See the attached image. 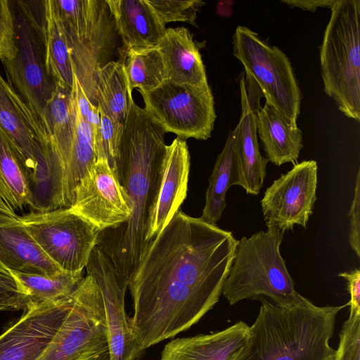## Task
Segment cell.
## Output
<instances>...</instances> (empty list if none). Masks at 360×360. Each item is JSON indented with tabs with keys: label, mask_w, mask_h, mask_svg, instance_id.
<instances>
[{
	"label": "cell",
	"mask_w": 360,
	"mask_h": 360,
	"mask_svg": "<svg viewBox=\"0 0 360 360\" xmlns=\"http://www.w3.org/2000/svg\"><path fill=\"white\" fill-rule=\"evenodd\" d=\"M84 118L89 126L96 155H97L101 145V115L98 106L94 103H91L86 116Z\"/></svg>",
	"instance_id": "cell-36"
},
{
	"label": "cell",
	"mask_w": 360,
	"mask_h": 360,
	"mask_svg": "<svg viewBox=\"0 0 360 360\" xmlns=\"http://www.w3.org/2000/svg\"><path fill=\"white\" fill-rule=\"evenodd\" d=\"M70 208L99 231L117 227L129 219L127 194L105 158H97L80 181Z\"/></svg>",
	"instance_id": "cell-15"
},
{
	"label": "cell",
	"mask_w": 360,
	"mask_h": 360,
	"mask_svg": "<svg viewBox=\"0 0 360 360\" xmlns=\"http://www.w3.org/2000/svg\"><path fill=\"white\" fill-rule=\"evenodd\" d=\"M126 56L124 65L131 91L135 88L139 92L150 91L167 79L162 56L156 46L131 51Z\"/></svg>",
	"instance_id": "cell-28"
},
{
	"label": "cell",
	"mask_w": 360,
	"mask_h": 360,
	"mask_svg": "<svg viewBox=\"0 0 360 360\" xmlns=\"http://www.w3.org/2000/svg\"><path fill=\"white\" fill-rule=\"evenodd\" d=\"M0 210H10L11 209L0 198Z\"/></svg>",
	"instance_id": "cell-40"
},
{
	"label": "cell",
	"mask_w": 360,
	"mask_h": 360,
	"mask_svg": "<svg viewBox=\"0 0 360 360\" xmlns=\"http://www.w3.org/2000/svg\"><path fill=\"white\" fill-rule=\"evenodd\" d=\"M20 219L45 255L62 271H84L100 232L94 225L70 207L31 211Z\"/></svg>",
	"instance_id": "cell-9"
},
{
	"label": "cell",
	"mask_w": 360,
	"mask_h": 360,
	"mask_svg": "<svg viewBox=\"0 0 360 360\" xmlns=\"http://www.w3.org/2000/svg\"><path fill=\"white\" fill-rule=\"evenodd\" d=\"M238 240L181 210L128 279L130 325L143 351L198 323L219 300Z\"/></svg>",
	"instance_id": "cell-1"
},
{
	"label": "cell",
	"mask_w": 360,
	"mask_h": 360,
	"mask_svg": "<svg viewBox=\"0 0 360 360\" xmlns=\"http://www.w3.org/2000/svg\"><path fill=\"white\" fill-rule=\"evenodd\" d=\"M338 276L347 281L350 300L346 304L349 305V313L360 312V271L359 269L347 272H340Z\"/></svg>",
	"instance_id": "cell-35"
},
{
	"label": "cell",
	"mask_w": 360,
	"mask_h": 360,
	"mask_svg": "<svg viewBox=\"0 0 360 360\" xmlns=\"http://www.w3.org/2000/svg\"><path fill=\"white\" fill-rule=\"evenodd\" d=\"M339 336L333 360H360V312L349 313Z\"/></svg>",
	"instance_id": "cell-31"
},
{
	"label": "cell",
	"mask_w": 360,
	"mask_h": 360,
	"mask_svg": "<svg viewBox=\"0 0 360 360\" xmlns=\"http://www.w3.org/2000/svg\"><path fill=\"white\" fill-rule=\"evenodd\" d=\"M249 326L240 321L220 331L176 338L165 345L159 360H235Z\"/></svg>",
	"instance_id": "cell-20"
},
{
	"label": "cell",
	"mask_w": 360,
	"mask_h": 360,
	"mask_svg": "<svg viewBox=\"0 0 360 360\" xmlns=\"http://www.w3.org/2000/svg\"><path fill=\"white\" fill-rule=\"evenodd\" d=\"M156 47L162 56L166 80L194 86L208 84L199 49L186 27L167 28Z\"/></svg>",
	"instance_id": "cell-22"
},
{
	"label": "cell",
	"mask_w": 360,
	"mask_h": 360,
	"mask_svg": "<svg viewBox=\"0 0 360 360\" xmlns=\"http://www.w3.org/2000/svg\"><path fill=\"white\" fill-rule=\"evenodd\" d=\"M11 294L26 295L11 272L0 266V296Z\"/></svg>",
	"instance_id": "cell-37"
},
{
	"label": "cell",
	"mask_w": 360,
	"mask_h": 360,
	"mask_svg": "<svg viewBox=\"0 0 360 360\" xmlns=\"http://www.w3.org/2000/svg\"><path fill=\"white\" fill-rule=\"evenodd\" d=\"M245 343L235 360H333L329 344L343 306L318 307L300 296L281 306L260 298Z\"/></svg>",
	"instance_id": "cell-3"
},
{
	"label": "cell",
	"mask_w": 360,
	"mask_h": 360,
	"mask_svg": "<svg viewBox=\"0 0 360 360\" xmlns=\"http://www.w3.org/2000/svg\"><path fill=\"white\" fill-rule=\"evenodd\" d=\"M336 0H283L282 3L290 8H300L302 10L314 12L319 7L331 8Z\"/></svg>",
	"instance_id": "cell-39"
},
{
	"label": "cell",
	"mask_w": 360,
	"mask_h": 360,
	"mask_svg": "<svg viewBox=\"0 0 360 360\" xmlns=\"http://www.w3.org/2000/svg\"><path fill=\"white\" fill-rule=\"evenodd\" d=\"M125 53L155 47L166 26L146 0H105Z\"/></svg>",
	"instance_id": "cell-21"
},
{
	"label": "cell",
	"mask_w": 360,
	"mask_h": 360,
	"mask_svg": "<svg viewBox=\"0 0 360 360\" xmlns=\"http://www.w3.org/2000/svg\"><path fill=\"white\" fill-rule=\"evenodd\" d=\"M15 52V32L11 3L9 0H0V60H11Z\"/></svg>",
	"instance_id": "cell-33"
},
{
	"label": "cell",
	"mask_w": 360,
	"mask_h": 360,
	"mask_svg": "<svg viewBox=\"0 0 360 360\" xmlns=\"http://www.w3.org/2000/svg\"><path fill=\"white\" fill-rule=\"evenodd\" d=\"M234 136L233 129L229 131L208 179L205 204L200 218L210 224L216 225L221 218L226 207V192L234 185L236 173Z\"/></svg>",
	"instance_id": "cell-26"
},
{
	"label": "cell",
	"mask_w": 360,
	"mask_h": 360,
	"mask_svg": "<svg viewBox=\"0 0 360 360\" xmlns=\"http://www.w3.org/2000/svg\"><path fill=\"white\" fill-rule=\"evenodd\" d=\"M0 266L23 274L63 271L45 255L13 210H0Z\"/></svg>",
	"instance_id": "cell-19"
},
{
	"label": "cell",
	"mask_w": 360,
	"mask_h": 360,
	"mask_svg": "<svg viewBox=\"0 0 360 360\" xmlns=\"http://www.w3.org/2000/svg\"><path fill=\"white\" fill-rule=\"evenodd\" d=\"M124 62L110 60L96 77V105L100 112L124 124L134 103Z\"/></svg>",
	"instance_id": "cell-25"
},
{
	"label": "cell",
	"mask_w": 360,
	"mask_h": 360,
	"mask_svg": "<svg viewBox=\"0 0 360 360\" xmlns=\"http://www.w3.org/2000/svg\"><path fill=\"white\" fill-rule=\"evenodd\" d=\"M108 352L101 292L89 274L72 295V304L56 335L37 360H98Z\"/></svg>",
	"instance_id": "cell-7"
},
{
	"label": "cell",
	"mask_w": 360,
	"mask_h": 360,
	"mask_svg": "<svg viewBox=\"0 0 360 360\" xmlns=\"http://www.w3.org/2000/svg\"><path fill=\"white\" fill-rule=\"evenodd\" d=\"M189 172L186 141L176 137L166 146L160 187L146 237L148 244L180 210L187 196Z\"/></svg>",
	"instance_id": "cell-18"
},
{
	"label": "cell",
	"mask_w": 360,
	"mask_h": 360,
	"mask_svg": "<svg viewBox=\"0 0 360 360\" xmlns=\"http://www.w3.org/2000/svg\"><path fill=\"white\" fill-rule=\"evenodd\" d=\"M100 115L101 145L96 159L105 158L113 170L124 124L112 120L101 112H100Z\"/></svg>",
	"instance_id": "cell-32"
},
{
	"label": "cell",
	"mask_w": 360,
	"mask_h": 360,
	"mask_svg": "<svg viewBox=\"0 0 360 360\" xmlns=\"http://www.w3.org/2000/svg\"><path fill=\"white\" fill-rule=\"evenodd\" d=\"M46 58L49 71L56 84L72 90L74 74L69 49L49 0H46Z\"/></svg>",
	"instance_id": "cell-29"
},
{
	"label": "cell",
	"mask_w": 360,
	"mask_h": 360,
	"mask_svg": "<svg viewBox=\"0 0 360 360\" xmlns=\"http://www.w3.org/2000/svg\"><path fill=\"white\" fill-rule=\"evenodd\" d=\"M58 22L69 49L73 73L89 101L96 105L98 71L110 61L116 47L117 31L106 1L86 0L77 22Z\"/></svg>",
	"instance_id": "cell-10"
},
{
	"label": "cell",
	"mask_w": 360,
	"mask_h": 360,
	"mask_svg": "<svg viewBox=\"0 0 360 360\" xmlns=\"http://www.w3.org/2000/svg\"><path fill=\"white\" fill-rule=\"evenodd\" d=\"M0 126L21 155L34 183L44 181V148L48 139L34 115L0 75Z\"/></svg>",
	"instance_id": "cell-17"
},
{
	"label": "cell",
	"mask_w": 360,
	"mask_h": 360,
	"mask_svg": "<svg viewBox=\"0 0 360 360\" xmlns=\"http://www.w3.org/2000/svg\"><path fill=\"white\" fill-rule=\"evenodd\" d=\"M10 3L16 52L13 58L1 62L7 82L43 127L46 108L56 86L47 66L46 0Z\"/></svg>",
	"instance_id": "cell-5"
},
{
	"label": "cell",
	"mask_w": 360,
	"mask_h": 360,
	"mask_svg": "<svg viewBox=\"0 0 360 360\" xmlns=\"http://www.w3.org/2000/svg\"><path fill=\"white\" fill-rule=\"evenodd\" d=\"M34 188L21 155L0 126V198L14 212L39 211Z\"/></svg>",
	"instance_id": "cell-24"
},
{
	"label": "cell",
	"mask_w": 360,
	"mask_h": 360,
	"mask_svg": "<svg viewBox=\"0 0 360 360\" xmlns=\"http://www.w3.org/2000/svg\"><path fill=\"white\" fill-rule=\"evenodd\" d=\"M317 170L315 160L302 161L266 188L260 202L266 227L283 232L295 224L307 227L316 200Z\"/></svg>",
	"instance_id": "cell-13"
},
{
	"label": "cell",
	"mask_w": 360,
	"mask_h": 360,
	"mask_svg": "<svg viewBox=\"0 0 360 360\" xmlns=\"http://www.w3.org/2000/svg\"><path fill=\"white\" fill-rule=\"evenodd\" d=\"M19 283L28 302H57L72 295L84 278L83 271H62L56 275L23 274L9 271Z\"/></svg>",
	"instance_id": "cell-27"
},
{
	"label": "cell",
	"mask_w": 360,
	"mask_h": 360,
	"mask_svg": "<svg viewBox=\"0 0 360 360\" xmlns=\"http://www.w3.org/2000/svg\"><path fill=\"white\" fill-rule=\"evenodd\" d=\"M0 57H1V55H0Z\"/></svg>",
	"instance_id": "cell-42"
},
{
	"label": "cell",
	"mask_w": 360,
	"mask_h": 360,
	"mask_svg": "<svg viewBox=\"0 0 360 360\" xmlns=\"http://www.w3.org/2000/svg\"><path fill=\"white\" fill-rule=\"evenodd\" d=\"M72 295L57 302H28L0 335V360H37L63 322Z\"/></svg>",
	"instance_id": "cell-14"
},
{
	"label": "cell",
	"mask_w": 360,
	"mask_h": 360,
	"mask_svg": "<svg viewBox=\"0 0 360 360\" xmlns=\"http://www.w3.org/2000/svg\"><path fill=\"white\" fill-rule=\"evenodd\" d=\"M27 303L28 300L27 296L22 294L1 295L0 311L23 309Z\"/></svg>",
	"instance_id": "cell-38"
},
{
	"label": "cell",
	"mask_w": 360,
	"mask_h": 360,
	"mask_svg": "<svg viewBox=\"0 0 360 360\" xmlns=\"http://www.w3.org/2000/svg\"><path fill=\"white\" fill-rule=\"evenodd\" d=\"M241 115L234 129V148L236 173L234 185L245 189L247 193L259 194L266 177L269 162L262 155L257 139V111L263 96L255 82L242 72L239 79Z\"/></svg>",
	"instance_id": "cell-16"
},
{
	"label": "cell",
	"mask_w": 360,
	"mask_h": 360,
	"mask_svg": "<svg viewBox=\"0 0 360 360\" xmlns=\"http://www.w3.org/2000/svg\"><path fill=\"white\" fill-rule=\"evenodd\" d=\"M165 131L135 103L124 124L113 171L127 194L131 214L117 227L100 231L96 245L128 278L139 266L162 180Z\"/></svg>",
	"instance_id": "cell-2"
},
{
	"label": "cell",
	"mask_w": 360,
	"mask_h": 360,
	"mask_svg": "<svg viewBox=\"0 0 360 360\" xmlns=\"http://www.w3.org/2000/svg\"><path fill=\"white\" fill-rule=\"evenodd\" d=\"M257 129L268 161L276 166L297 161L303 147L302 131L267 100L257 111Z\"/></svg>",
	"instance_id": "cell-23"
},
{
	"label": "cell",
	"mask_w": 360,
	"mask_h": 360,
	"mask_svg": "<svg viewBox=\"0 0 360 360\" xmlns=\"http://www.w3.org/2000/svg\"><path fill=\"white\" fill-rule=\"evenodd\" d=\"M284 232L267 227L238 240L221 294L231 305L246 299H271L276 304L295 303L300 295L280 253Z\"/></svg>",
	"instance_id": "cell-4"
},
{
	"label": "cell",
	"mask_w": 360,
	"mask_h": 360,
	"mask_svg": "<svg viewBox=\"0 0 360 360\" xmlns=\"http://www.w3.org/2000/svg\"><path fill=\"white\" fill-rule=\"evenodd\" d=\"M320 49L326 94L349 118L360 121V1L336 0Z\"/></svg>",
	"instance_id": "cell-6"
},
{
	"label": "cell",
	"mask_w": 360,
	"mask_h": 360,
	"mask_svg": "<svg viewBox=\"0 0 360 360\" xmlns=\"http://www.w3.org/2000/svg\"><path fill=\"white\" fill-rule=\"evenodd\" d=\"M348 241L352 250L360 257V170H358L354 198L348 214Z\"/></svg>",
	"instance_id": "cell-34"
},
{
	"label": "cell",
	"mask_w": 360,
	"mask_h": 360,
	"mask_svg": "<svg viewBox=\"0 0 360 360\" xmlns=\"http://www.w3.org/2000/svg\"><path fill=\"white\" fill-rule=\"evenodd\" d=\"M86 269L87 274L94 279L102 296L110 360H136L143 351L125 310L128 277L117 269L97 245L90 255Z\"/></svg>",
	"instance_id": "cell-12"
},
{
	"label": "cell",
	"mask_w": 360,
	"mask_h": 360,
	"mask_svg": "<svg viewBox=\"0 0 360 360\" xmlns=\"http://www.w3.org/2000/svg\"><path fill=\"white\" fill-rule=\"evenodd\" d=\"M160 22H186L194 25L197 13L204 5L198 0H146Z\"/></svg>",
	"instance_id": "cell-30"
},
{
	"label": "cell",
	"mask_w": 360,
	"mask_h": 360,
	"mask_svg": "<svg viewBox=\"0 0 360 360\" xmlns=\"http://www.w3.org/2000/svg\"><path fill=\"white\" fill-rule=\"evenodd\" d=\"M233 42V55L245 74L255 82L266 100L297 123L302 96L287 56L245 26L236 28Z\"/></svg>",
	"instance_id": "cell-8"
},
{
	"label": "cell",
	"mask_w": 360,
	"mask_h": 360,
	"mask_svg": "<svg viewBox=\"0 0 360 360\" xmlns=\"http://www.w3.org/2000/svg\"><path fill=\"white\" fill-rule=\"evenodd\" d=\"M147 112L163 127L184 140H207L216 119L209 84L194 86L165 80L156 89L140 92Z\"/></svg>",
	"instance_id": "cell-11"
},
{
	"label": "cell",
	"mask_w": 360,
	"mask_h": 360,
	"mask_svg": "<svg viewBox=\"0 0 360 360\" xmlns=\"http://www.w3.org/2000/svg\"><path fill=\"white\" fill-rule=\"evenodd\" d=\"M98 360H110L109 353H105L102 356H101Z\"/></svg>",
	"instance_id": "cell-41"
}]
</instances>
